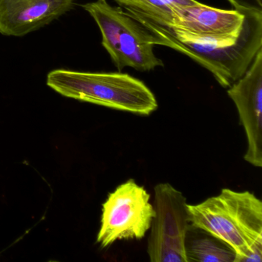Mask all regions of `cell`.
I'll use <instances>...</instances> for the list:
<instances>
[{"instance_id": "1", "label": "cell", "mask_w": 262, "mask_h": 262, "mask_svg": "<svg viewBox=\"0 0 262 262\" xmlns=\"http://www.w3.org/2000/svg\"><path fill=\"white\" fill-rule=\"evenodd\" d=\"M245 19L240 34L234 38L200 37L156 24L127 12L157 39V45L169 47L211 72L223 88L228 89L246 73L262 49V11L242 9Z\"/></svg>"}, {"instance_id": "2", "label": "cell", "mask_w": 262, "mask_h": 262, "mask_svg": "<svg viewBox=\"0 0 262 262\" xmlns=\"http://www.w3.org/2000/svg\"><path fill=\"white\" fill-rule=\"evenodd\" d=\"M188 211L191 226L225 244L234 262L261 261L262 202L254 194L223 188Z\"/></svg>"}, {"instance_id": "3", "label": "cell", "mask_w": 262, "mask_h": 262, "mask_svg": "<svg viewBox=\"0 0 262 262\" xmlns=\"http://www.w3.org/2000/svg\"><path fill=\"white\" fill-rule=\"evenodd\" d=\"M47 83L65 97L141 116H148L159 106L146 85L126 73L59 69L49 73Z\"/></svg>"}, {"instance_id": "4", "label": "cell", "mask_w": 262, "mask_h": 262, "mask_svg": "<svg viewBox=\"0 0 262 262\" xmlns=\"http://www.w3.org/2000/svg\"><path fill=\"white\" fill-rule=\"evenodd\" d=\"M94 19L102 34V44L119 72L125 67L137 71L154 70L163 67L155 55L157 39L136 19L106 0H96L82 6Z\"/></svg>"}, {"instance_id": "5", "label": "cell", "mask_w": 262, "mask_h": 262, "mask_svg": "<svg viewBox=\"0 0 262 262\" xmlns=\"http://www.w3.org/2000/svg\"><path fill=\"white\" fill-rule=\"evenodd\" d=\"M155 216L147 190L129 179L110 193L102 205L96 242L105 248L117 241L142 239L151 228Z\"/></svg>"}, {"instance_id": "6", "label": "cell", "mask_w": 262, "mask_h": 262, "mask_svg": "<svg viewBox=\"0 0 262 262\" xmlns=\"http://www.w3.org/2000/svg\"><path fill=\"white\" fill-rule=\"evenodd\" d=\"M154 194L156 216L147 248L150 260L188 262L185 239L191 224L186 199L169 183L156 185Z\"/></svg>"}, {"instance_id": "7", "label": "cell", "mask_w": 262, "mask_h": 262, "mask_svg": "<svg viewBox=\"0 0 262 262\" xmlns=\"http://www.w3.org/2000/svg\"><path fill=\"white\" fill-rule=\"evenodd\" d=\"M245 128L248 148L244 159L255 167L262 166V49L246 73L228 88Z\"/></svg>"}, {"instance_id": "8", "label": "cell", "mask_w": 262, "mask_h": 262, "mask_svg": "<svg viewBox=\"0 0 262 262\" xmlns=\"http://www.w3.org/2000/svg\"><path fill=\"white\" fill-rule=\"evenodd\" d=\"M74 5L75 0H0V33L26 36L51 24Z\"/></svg>"}, {"instance_id": "9", "label": "cell", "mask_w": 262, "mask_h": 262, "mask_svg": "<svg viewBox=\"0 0 262 262\" xmlns=\"http://www.w3.org/2000/svg\"><path fill=\"white\" fill-rule=\"evenodd\" d=\"M176 26L173 29L200 37L234 38L243 26L242 9L224 10L198 2L193 6L174 7Z\"/></svg>"}, {"instance_id": "10", "label": "cell", "mask_w": 262, "mask_h": 262, "mask_svg": "<svg viewBox=\"0 0 262 262\" xmlns=\"http://www.w3.org/2000/svg\"><path fill=\"white\" fill-rule=\"evenodd\" d=\"M127 12L138 13L153 22L173 28L176 26V15L171 6L164 0H115Z\"/></svg>"}, {"instance_id": "11", "label": "cell", "mask_w": 262, "mask_h": 262, "mask_svg": "<svg viewBox=\"0 0 262 262\" xmlns=\"http://www.w3.org/2000/svg\"><path fill=\"white\" fill-rule=\"evenodd\" d=\"M188 261L202 262L234 261V253L231 249H225L211 239H198L187 249Z\"/></svg>"}, {"instance_id": "12", "label": "cell", "mask_w": 262, "mask_h": 262, "mask_svg": "<svg viewBox=\"0 0 262 262\" xmlns=\"http://www.w3.org/2000/svg\"><path fill=\"white\" fill-rule=\"evenodd\" d=\"M234 9H252L262 11V0H228Z\"/></svg>"}, {"instance_id": "13", "label": "cell", "mask_w": 262, "mask_h": 262, "mask_svg": "<svg viewBox=\"0 0 262 262\" xmlns=\"http://www.w3.org/2000/svg\"><path fill=\"white\" fill-rule=\"evenodd\" d=\"M166 4L171 6L172 8L174 7H185L193 6L197 4L196 0H164Z\"/></svg>"}]
</instances>
